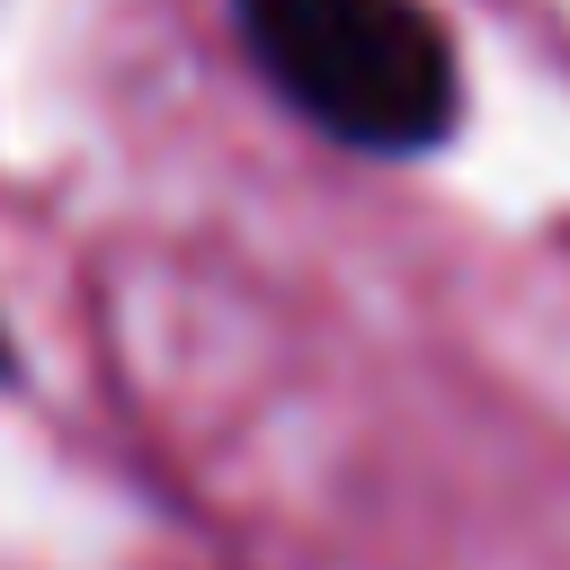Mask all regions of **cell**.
<instances>
[{"instance_id":"obj_1","label":"cell","mask_w":570,"mask_h":570,"mask_svg":"<svg viewBox=\"0 0 570 570\" xmlns=\"http://www.w3.org/2000/svg\"><path fill=\"white\" fill-rule=\"evenodd\" d=\"M258 71L356 151H428L463 107L445 27L419 0H232Z\"/></svg>"},{"instance_id":"obj_2","label":"cell","mask_w":570,"mask_h":570,"mask_svg":"<svg viewBox=\"0 0 570 570\" xmlns=\"http://www.w3.org/2000/svg\"><path fill=\"white\" fill-rule=\"evenodd\" d=\"M0 365H9V338H0Z\"/></svg>"}]
</instances>
